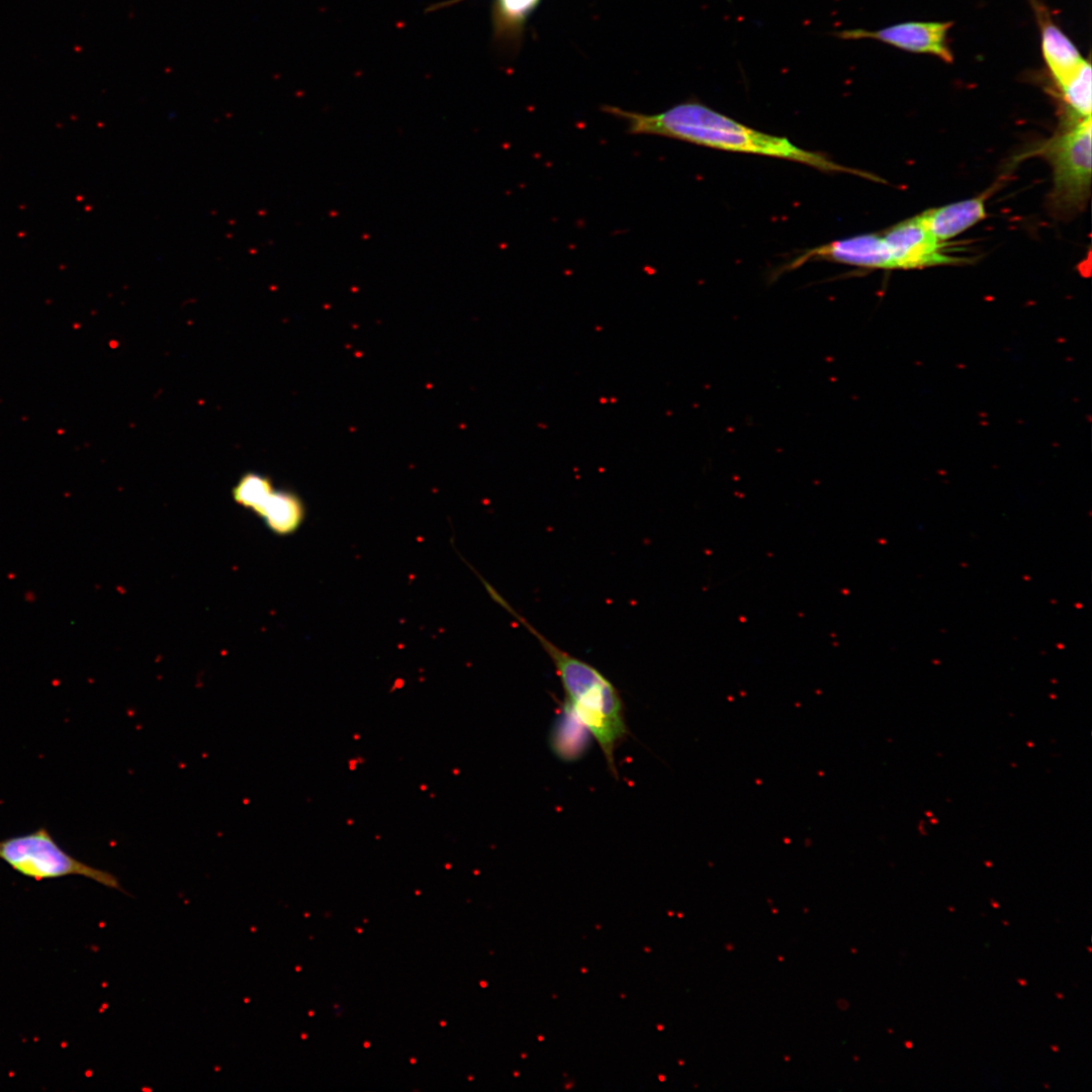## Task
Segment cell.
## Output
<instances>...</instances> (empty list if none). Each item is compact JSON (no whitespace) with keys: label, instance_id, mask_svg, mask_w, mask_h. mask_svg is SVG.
Masks as SVG:
<instances>
[{"label":"cell","instance_id":"cell-1","mask_svg":"<svg viewBox=\"0 0 1092 1092\" xmlns=\"http://www.w3.org/2000/svg\"><path fill=\"white\" fill-rule=\"evenodd\" d=\"M602 110L624 120L631 134L658 135L729 152L785 159L825 172L862 174L820 153L799 148L787 138L751 128L697 101L678 103L655 114L611 105H605Z\"/></svg>","mask_w":1092,"mask_h":1092},{"label":"cell","instance_id":"cell-11","mask_svg":"<svg viewBox=\"0 0 1092 1092\" xmlns=\"http://www.w3.org/2000/svg\"><path fill=\"white\" fill-rule=\"evenodd\" d=\"M541 0H496L493 26L496 36L517 34Z\"/></svg>","mask_w":1092,"mask_h":1092},{"label":"cell","instance_id":"cell-5","mask_svg":"<svg viewBox=\"0 0 1092 1092\" xmlns=\"http://www.w3.org/2000/svg\"><path fill=\"white\" fill-rule=\"evenodd\" d=\"M883 238L895 269H921L970 262L967 258L948 254L946 245L930 233L920 214L893 225L883 234Z\"/></svg>","mask_w":1092,"mask_h":1092},{"label":"cell","instance_id":"cell-6","mask_svg":"<svg viewBox=\"0 0 1092 1092\" xmlns=\"http://www.w3.org/2000/svg\"><path fill=\"white\" fill-rule=\"evenodd\" d=\"M951 25L952 22H906L875 31L844 30L837 35L844 39L874 38L905 51L932 54L951 63L953 57L946 46V33Z\"/></svg>","mask_w":1092,"mask_h":1092},{"label":"cell","instance_id":"cell-12","mask_svg":"<svg viewBox=\"0 0 1092 1092\" xmlns=\"http://www.w3.org/2000/svg\"><path fill=\"white\" fill-rule=\"evenodd\" d=\"M274 489L269 477L248 472L237 481L232 495L238 505L257 514Z\"/></svg>","mask_w":1092,"mask_h":1092},{"label":"cell","instance_id":"cell-8","mask_svg":"<svg viewBox=\"0 0 1092 1092\" xmlns=\"http://www.w3.org/2000/svg\"><path fill=\"white\" fill-rule=\"evenodd\" d=\"M986 194L927 209L920 216L930 233L945 242L987 216Z\"/></svg>","mask_w":1092,"mask_h":1092},{"label":"cell","instance_id":"cell-10","mask_svg":"<svg viewBox=\"0 0 1092 1092\" xmlns=\"http://www.w3.org/2000/svg\"><path fill=\"white\" fill-rule=\"evenodd\" d=\"M276 535H290L298 530L305 516L303 503L297 494L274 489L256 514Z\"/></svg>","mask_w":1092,"mask_h":1092},{"label":"cell","instance_id":"cell-3","mask_svg":"<svg viewBox=\"0 0 1092 1092\" xmlns=\"http://www.w3.org/2000/svg\"><path fill=\"white\" fill-rule=\"evenodd\" d=\"M1091 116L1073 117L1065 129L1038 150L1052 166L1053 189L1050 206L1056 215L1067 217L1082 210L1091 193Z\"/></svg>","mask_w":1092,"mask_h":1092},{"label":"cell","instance_id":"cell-9","mask_svg":"<svg viewBox=\"0 0 1092 1092\" xmlns=\"http://www.w3.org/2000/svg\"><path fill=\"white\" fill-rule=\"evenodd\" d=\"M1041 49L1043 59L1062 89L1075 76L1085 60L1073 42L1053 23H1048L1042 27Z\"/></svg>","mask_w":1092,"mask_h":1092},{"label":"cell","instance_id":"cell-14","mask_svg":"<svg viewBox=\"0 0 1092 1092\" xmlns=\"http://www.w3.org/2000/svg\"><path fill=\"white\" fill-rule=\"evenodd\" d=\"M460 1H463V0H448L446 2H442V3H439V4H436V5L432 6L429 10L431 11V10H437V9H441V8H444V7H448L450 5L458 3Z\"/></svg>","mask_w":1092,"mask_h":1092},{"label":"cell","instance_id":"cell-13","mask_svg":"<svg viewBox=\"0 0 1092 1092\" xmlns=\"http://www.w3.org/2000/svg\"><path fill=\"white\" fill-rule=\"evenodd\" d=\"M1091 65L1085 60L1075 76L1061 89L1073 117L1091 116Z\"/></svg>","mask_w":1092,"mask_h":1092},{"label":"cell","instance_id":"cell-4","mask_svg":"<svg viewBox=\"0 0 1092 1092\" xmlns=\"http://www.w3.org/2000/svg\"><path fill=\"white\" fill-rule=\"evenodd\" d=\"M0 859L18 874L35 881L81 876L122 891L114 875L93 868L68 853L46 827L0 840Z\"/></svg>","mask_w":1092,"mask_h":1092},{"label":"cell","instance_id":"cell-2","mask_svg":"<svg viewBox=\"0 0 1092 1092\" xmlns=\"http://www.w3.org/2000/svg\"><path fill=\"white\" fill-rule=\"evenodd\" d=\"M496 601L535 636L548 654L560 679L568 710L595 738L609 769L617 776L615 750L627 734L624 705L618 690L595 666L548 640L502 597Z\"/></svg>","mask_w":1092,"mask_h":1092},{"label":"cell","instance_id":"cell-7","mask_svg":"<svg viewBox=\"0 0 1092 1092\" xmlns=\"http://www.w3.org/2000/svg\"><path fill=\"white\" fill-rule=\"evenodd\" d=\"M812 260H825L871 269H895L890 250L879 234H862L833 241L805 251L788 265L800 267Z\"/></svg>","mask_w":1092,"mask_h":1092}]
</instances>
